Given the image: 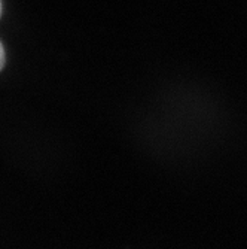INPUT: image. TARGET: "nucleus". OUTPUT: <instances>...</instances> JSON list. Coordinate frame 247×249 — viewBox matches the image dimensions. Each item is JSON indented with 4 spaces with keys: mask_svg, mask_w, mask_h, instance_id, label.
I'll use <instances>...</instances> for the list:
<instances>
[{
    "mask_svg": "<svg viewBox=\"0 0 247 249\" xmlns=\"http://www.w3.org/2000/svg\"><path fill=\"white\" fill-rule=\"evenodd\" d=\"M5 61H6V57H5V48H3L2 42H0V71L3 69V66H5Z\"/></svg>",
    "mask_w": 247,
    "mask_h": 249,
    "instance_id": "nucleus-1",
    "label": "nucleus"
},
{
    "mask_svg": "<svg viewBox=\"0 0 247 249\" xmlns=\"http://www.w3.org/2000/svg\"><path fill=\"white\" fill-rule=\"evenodd\" d=\"M0 15H2V0H0Z\"/></svg>",
    "mask_w": 247,
    "mask_h": 249,
    "instance_id": "nucleus-2",
    "label": "nucleus"
}]
</instances>
